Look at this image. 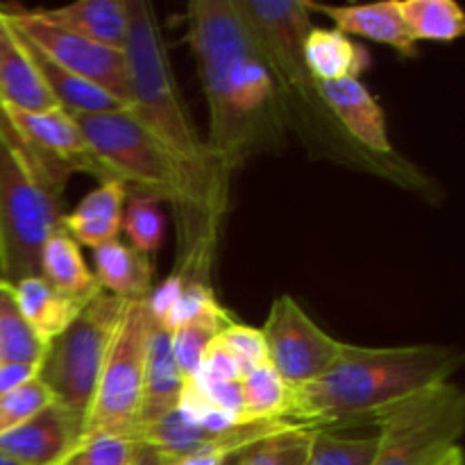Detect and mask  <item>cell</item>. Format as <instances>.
<instances>
[{
  "label": "cell",
  "mask_w": 465,
  "mask_h": 465,
  "mask_svg": "<svg viewBox=\"0 0 465 465\" xmlns=\"http://www.w3.org/2000/svg\"><path fill=\"white\" fill-rule=\"evenodd\" d=\"M0 363H3V357H0Z\"/></svg>",
  "instance_id": "obj_40"
},
{
  "label": "cell",
  "mask_w": 465,
  "mask_h": 465,
  "mask_svg": "<svg viewBox=\"0 0 465 465\" xmlns=\"http://www.w3.org/2000/svg\"><path fill=\"white\" fill-rule=\"evenodd\" d=\"M186 381L173 357L171 331L163 330L159 322H153L145 350L143 372V398H141L139 416L134 425H145L163 418L173 409L180 407Z\"/></svg>",
  "instance_id": "obj_16"
},
{
  "label": "cell",
  "mask_w": 465,
  "mask_h": 465,
  "mask_svg": "<svg viewBox=\"0 0 465 465\" xmlns=\"http://www.w3.org/2000/svg\"><path fill=\"white\" fill-rule=\"evenodd\" d=\"M132 465H168V459L159 450L150 448V445L136 443V454L132 459Z\"/></svg>",
  "instance_id": "obj_36"
},
{
  "label": "cell",
  "mask_w": 465,
  "mask_h": 465,
  "mask_svg": "<svg viewBox=\"0 0 465 465\" xmlns=\"http://www.w3.org/2000/svg\"><path fill=\"white\" fill-rule=\"evenodd\" d=\"M45 21L64 30L95 41L107 48L123 50L127 36V0H77L54 9H36Z\"/></svg>",
  "instance_id": "obj_18"
},
{
  "label": "cell",
  "mask_w": 465,
  "mask_h": 465,
  "mask_svg": "<svg viewBox=\"0 0 465 465\" xmlns=\"http://www.w3.org/2000/svg\"><path fill=\"white\" fill-rule=\"evenodd\" d=\"M127 112L189 171L216 223L230 204V180L221 177L177 89L157 12L148 0H127Z\"/></svg>",
  "instance_id": "obj_4"
},
{
  "label": "cell",
  "mask_w": 465,
  "mask_h": 465,
  "mask_svg": "<svg viewBox=\"0 0 465 465\" xmlns=\"http://www.w3.org/2000/svg\"><path fill=\"white\" fill-rule=\"evenodd\" d=\"M125 200L127 189L121 182H100L75 204L73 212L64 213L59 225L77 245L95 250L118 239Z\"/></svg>",
  "instance_id": "obj_17"
},
{
  "label": "cell",
  "mask_w": 465,
  "mask_h": 465,
  "mask_svg": "<svg viewBox=\"0 0 465 465\" xmlns=\"http://www.w3.org/2000/svg\"><path fill=\"white\" fill-rule=\"evenodd\" d=\"M313 431L291 430L259 439L239 452L236 465H307Z\"/></svg>",
  "instance_id": "obj_29"
},
{
  "label": "cell",
  "mask_w": 465,
  "mask_h": 465,
  "mask_svg": "<svg viewBox=\"0 0 465 465\" xmlns=\"http://www.w3.org/2000/svg\"><path fill=\"white\" fill-rule=\"evenodd\" d=\"M45 350H48V343L23 318L14 286L0 282V357H3V363L41 366Z\"/></svg>",
  "instance_id": "obj_27"
},
{
  "label": "cell",
  "mask_w": 465,
  "mask_h": 465,
  "mask_svg": "<svg viewBox=\"0 0 465 465\" xmlns=\"http://www.w3.org/2000/svg\"><path fill=\"white\" fill-rule=\"evenodd\" d=\"M241 425L252 422H286L291 404V389L271 363L254 368L241 380ZM289 425V422H286Z\"/></svg>",
  "instance_id": "obj_24"
},
{
  "label": "cell",
  "mask_w": 465,
  "mask_h": 465,
  "mask_svg": "<svg viewBox=\"0 0 465 465\" xmlns=\"http://www.w3.org/2000/svg\"><path fill=\"white\" fill-rule=\"evenodd\" d=\"M223 345L227 348V352L236 359V363L241 366L243 377L248 375L254 368L268 363L266 359V343H263L262 331L254 330V327L239 325V322H232L223 330V334L218 336Z\"/></svg>",
  "instance_id": "obj_33"
},
{
  "label": "cell",
  "mask_w": 465,
  "mask_h": 465,
  "mask_svg": "<svg viewBox=\"0 0 465 465\" xmlns=\"http://www.w3.org/2000/svg\"><path fill=\"white\" fill-rule=\"evenodd\" d=\"M375 436L345 439L327 430H316L312 436L307 465H368L375 454Z\"/></svg>",
  "instance_id": "obj_30"
},
{
  "label": "cell",
  "mask_w": 465,
  "mask_h": 465,
  "mask_svg": "<svg viewBox=\"0 0 465 465\" xmlns=\"http://www.w3.org/2000/svg\"><path fill=\"white\" fill-rule=\"evenodd\" d=\"M39 377V366L35 363H0V395L27 384Z\"/></svg>",
  "instance_id": "obj_34"
},
{
  "label": "cell",
  "mask_w": 465,
  "mask_h": 465,
  "mask_svg": "<svg viewBox=\"0 0 465 465\" xmlns=\"http://www.w3.org/2000/svg\"><path fill=\"white\" fill-rule=\"evenodd\" d=\"M236 9L257 35L272 73L282 123L293 132L316 162L350 168L361 175L380 177L427 203L440 198V186L404 154L368 153L331 114L302 59L304 36L313 27V14L304 0H234Z\"/></svg>",
  "instance_id": "obj_2"
},
{
  "label": "cell",
  "mask_w": 465,
  "mask_h": 465,
  "mask_svg": "<svg viewBox=\"0 0 465 465\" xmlns=\"http://www.w3.org/2000/svg\"><path fill=\"white\" fill-rule=\"evenodd\" d=\"M232 322H234V318L221 307V302H216L204 309L198 318L173 331V357H175V363L186 384L195 381L207 350Z\"/></svg>",
  "instance_id": "obj_25"
},
{
  "label": "cell",
  "mask_w": 465,
  "mask_h": 465,
  "mask_svg": "<svg viewBox=\"0 0 465 465\" xmlns=\"http://www.w3.org/2000/svg\"><path fill=\"white\" fill-rule=\"evenodd\" d=\"M84 422L59 402L0 436V454L21 465H64L84 443Z\"/></svg>",
  "instance_id": "obj_12"
},
{
  "label": "cell",
  "mask_w": 465,
  "mask_h": 465,
  "mask_svg": "<svg viewBox=\"0 0 465 465\" xmlns=\"http://www.w3.org/2000/svg\"><path fill=\"white\" fill-rule=\"evenodd\" d=\"M153 322L148 300L125 304L84 416V440L100 434L125 436L134 427L143 398L145 350Z\"/></svg>",
  "instance_id": "obj_8"
},
{
  "label": "cell",
  "mask_w": 465,
  "mask_h": 465,
  "mask_svg": "<svg viewBox=\"0 0 465 465\" xmlns=\"http://www.w3.org/2000/svg\"><path fill=\"white\" fill-rule=\"evenodd\" d=\"M234 454V450L227 448H216V445H209V448H200L195 452L182 454V457L168 459V465H223L227 461V457Z\"/></svg>",
  "instance_id": "obj_35"
},
{
  "label": "cell",
  "mask_w": 465,
  "mask_h": 465,
  "mask_svg": "<svg viewBox=\"0 0 465 465\" xmlns=\"http://www.w3.org/2000/svg\"><path fill=\"white\" fill-rule=\"evenodd\" d=\"M39 275L80 307H86L91 300L103 293L94 272L86 266L80 245L62 230V225L53 232L41 250Z\"/></svg>",
  "instance_id": "obj_21"
},
{
  "label": "cell",
  "mask_w": 465,
  "mask_h": 465,
  "mask_svg": "<svg viewBox=\"0 0 465 465\" xmlns=\"http://www.w3.org/2000/svg\"><path fill=\"white\" fill-rule=\"evenodd\" d=\"M14 295H16V304L21 309L23 318L27 321V325L45 343L57 339L84 309L64 293H59L41 275L25 277L18 284H14Z\"/></svg>",
  "instance_id": "obj_22"
},
{
  "label": "cell",
  "mask_w": 465,
  "mask_h": 465,
  "mask_svg": "<svg viewBox=\"0 0 465 465\" xmlns=\"http://www.w3.org/2000/svg\"><path fill=\"white\" fill-rule=\"evenodd\" d=\"M121 230L125 232L132 248L143 252L145 257L154 254L163 245L166 236V216L162 203L145 195H130L123 207Z\"/></svg>",
  "instance_id": "obj_28"
},
{
  "label": "cell",
  "mask_w": 465,
  "mask_h": 465,
  "mask_svg": "<svg viewBox=\"0 0 465 465\" xmlns=\"http://www.w3.org/2000/svg\"><path fill=\"white\" fill-rule=\"evenodd\" d=\"M239 452H241V450H239ZM239 452L230 454V457H227V461L223 463V465H236V463H239Z\"/></svg>",
  "instance_id": "obj_38"
},
{
  "label": "cell",
  "mask_w": 465,
  "mask_h": 465,
  "mask_svg": "<svg viewBox=\"0 0 465 465\" xmlns=\"http://www.w3.org/2000/svg\"><path fill=\"white\" fill-rule=\"evenodd\" d=\"M64 186L23 150L0 112V282L39 275L41 250L64 216Z\"/></svg>",
  "instance_id": "obj_5"
},
{
  "label": "cell",
  "mask_w": 465,
  "mask_h": 465,
  "mask_svg": "<svg viewBox=\"0 0 465 465\" xmlns=\"http://www.w3.org/2000/svg\"><path fill=\"white\" fill-rule=\"evenodd\" d=\"M50 402H54L53 393L41 384L39 377L0 395V436L35 418Z\"/></svg>",
  "instance_id": "obj_31"
},
{
  "label": "cell",
  "mask_w": 465,
  "mask_h": 465,
  "mask_svg": "<svg viewBox=\"0 0 465 465\" xmlns=\"http://www.w3.org/2000/svg\"><path fill=\"white\" fill-rule=\"evenodd\" d=\"M368 465H443L465 431V393L454 381L427 389L377 418Z\"/></svg>",
  "instance_id": "obj_6"
},
{
  "label": "cell",
  "mask_w": 465,
  "mask_h": 465,
  "mask_svg": "<svg viewBox=\"0 0 465 465\" xmlns=\"http://www.w3.org/2000/svg\"><path fill=\"white\" fill-rule=\"evenodd\" d=\"M400 12L416 44H450L465 32V14L454 0H400Z\"/></svg>",
  "instance_id": "obj_26"
},
{
  "label": "cell",
  "mask_w": 465,
  "mask_h": 465,
  "mask_svg": "<svg viewBox=\"0 0 465 465\" xmlns=\"http://www.w3.org/2000/svg\"><path fill=\"white\" fill-rule=\"evenodd\" d=\"M9 16L18 35L53 59L57 66L66 68L73 75L100 86L127 107V71L123 50L107 48L95 41L64 30L54 23L45 21L36 9L0 7Z\"/></svg>",
  "instance_id": "obj_10"
},
{
  "label": "cell",
  "mask_w": 465,
  "mask_h": 465,
  "mask_svg": "<svg viewBox=\"0 0 465 465\" xmlns=\"http://www.w3.org/2000/svg\"><path fill=\"white\" fill-rule=\"evenodd\" d=\"M266 359L289 389L312 384L330 371L341 352V341L331 339L309 318L289 293L272 300L262 330Z\"/></svg>",
  "instance_id": "obj_9"
},
{
  "label": "cell",
  "mask_w": 465,
  "mask_h": 465,
  "mask_svg": "<svg viewBox=\"0 0 465 465\" xmlns=\"http://www.w3.org/2000/svg\"><path fill=\"white\" fill-rule=\"evenodd\" d=\"M186 25L207 100L204 143L218 175L230 180L245 162L280 153L284 145L275 80L234 0H193L186 7Z\"/></svg>",
  "instance_id": "obj_1"
},
{
  "label": "cell",
  "mask_w": 465,
  "mask_h": 465,
  "mask_svg": "<svg viewBox=\"0 0 465 465\" xmlns=\"http://www.w3.org/2000/svg\"><path fill=\"white\" fill-rule=\"evenodd\" d=\"M0 465H21V463L12 461V459H7V457H5V454H0Z\"/></svg>",
  "instance_id": "obj_39"
},
{
  "label": "cell",
  "mask_w": 465,
  "mask_h": 465,
  "mask_svg": "<svg viewBox=\"0 0 465 465\" xmlns=\"http://www.w3.org/2000/svg\"><path fill=\"white\" fill-rule=\"evenodd\" d=\"M94 277L100 291L125 302L145 300L153 293V262L123 241L94 250Z\"/></svg>",
  "instance_id": "obj_19"
},
{
  "label": "cell",
  "mask_w": 465,
  "mask_h": 465,
  "mask_svg": "<svg viewBox=\"0 0 465 465\" xmlns=\"http://www.w3.org/2000/svg\"><path fill=\"white\" fill-rule=\"evenodd\" d=\"M0 112L7 118L23 150L54 180L66 184L73 173H86V175L98 177L100 182L109 180L107 171L91 153L75 118L66 109L53 107L44 112L0 109Z\"/></svg>",
  "instance_id": "obj_11"
},
{
  "label": "cell",
  "mask_w": 465,
  "mask_h": 465,
  "mask_svg": "<svg viewBox=\"0 0 465 465\" xmlns=\"http://www.w3.org/2000/svg\"><path fill=\"white\" fill-rule=\"evenodd\" d=\"M443 465H463V450L461 448L454 450V452L450 454L448 461H445Z\"/></svg>",
  "instance_id": "obj_37"
},
{
  "label": "cell",
  "mask_w": 465,
  "mask_h": 465,
  "mask_svg": "<svg viewBox=\"0 0 465 465\" xmlns=\"http://www.w3.org/2000/svg\"><path fill=\"white\" fill-rule=\"evenodd\" d=\"M57 107L32 59L30 48L0 9V109L44 112Z\"/></svg>",
  "instance_id": "obj_14"
},
{
  "label": "cell",
  "mask_w": 465,
  "mask_h": 465,
  "mask_svg": "<svg viewBox=\"0 0 465 465\" xmlns=\"http://www.w3.org/2000/svg\"><path fill=\"white\" fill-rule=\"evenodd\" d=\"M318 89L336 121L361 148L380 157L398 154L395 145L391 143L384 109L359 77L318 82Z\"/></svg>",
  "instance_id": "obj_13"
},
{
  "label": "cell",
  "mask_w": 465,
  "mask_h": 465,
  "mask_svg": "<svg viewBox=\"0 0 465 465\" xmlns=\"http://www.w3.org/2000/svg\"><path fill=\"white\" fill-rule=\"evenodd\" d=\"M136 443L127 436L100 434L86 439L64 465H132Z\"/></svg>",
  "instance_id": "obj_32"
},
{
  "label": "cell",
  "mask_w": 465,
  "mask_h": 465,
  "mask_svg": "<svg viewBox=\"0 0 465 465\" xmlns=\"http://www.w3.org/2000/svg\"><path fill=\"white\" fill-rule=\"evenodd\" d=\"M309 12H318L330 18L334 27L343 35L363 36L375 44L398 50L402 57H416L418 44L404 25L400 0H384L371 5H321L304 0Z\"/></svg>",
  "instance_id": "obj_15"
},
{
  "label": "cell",
  "mask_w": 465,
  "mask_h": 465,
  "mask_svg": "<svg viewBox=\"0 0 465 465\" xmlns=\"http://www.w3.org/2000/svg\"><path fill=\"white\" fill-rule=\"evenodd\" d=\"M25 41V39H23ZM27 44V41H25ZM30 48L32 59H35L36 68L41 73V80L48 86L50 95L54 98L57 107L66 109L73 116H86V114H104V112H116V109H127L125 104L118 98H114L112 94H107L100 86L91 84V82L82 80V77L73 75L66 68L57 66L53 59L45 57L44 53H39L36 48Z\"/></svg>",
  "instance_id": "obj_23"
},
{
  "label": "cell",
  "mask_w": 465,
  "mask_h": 465,
  "mask_svg": "<svg viewBox=\"0 0 465 465\" xmlns=\"http://www.w3.org/2000/svg\"><path fill=\"white\" fill-rule=\"evenodd\" d=\"M302 59L313 80L331 82L359 77L371 68V53L336 27L313 25L304 36Z\"/></svg>",
  "instance_id": "obj_20"
},
{
  "label": "cell",
  "mask_w": 465,
  "mask_h": 465,
  "mask_svg": "<svg viewBox=\"0 0 465 465\" xmlns=\"http://www.w3.org/2000/svg\"><path fill=\"white\" fill-rule=\"evenodd\" d=\"M461 366L463 352L454 345L366 348L343 343L325 375L291 389L286 422L309 431L375 422L404 400L450 381Z\"/></svg>",
  "instance_id": "obj_3"
},
{
  "label": "cell",
  "mask_w": 465,
  "mask_h": 465,
  "mask_svg": "<svg viewBox=\"0 0 465 465\" xmlns=\"http://www.w3.org/2000/svg\"><path fill=\"white\" fill-rule=\"evenodd\" d=\"M125 304V300L107 293L91 300L80 316L50 341L39 366V381L53 393L54 402L82 418V422Z\"/></svg>",
  "instance_id": "obj_7"
}]
</instances>
